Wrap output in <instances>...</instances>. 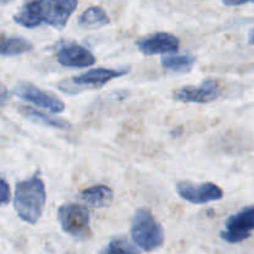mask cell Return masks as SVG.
<instances>
[{
  "mask_svg": "<svg viewBox=\"0 0 254 254\" xmlns=\"http://www.w3.org/2000/svg\"><path fill=\"white\" fill-rule=\"evenodd\" d=\"M78 1L76 0H37L22 5L12 16L20 26L34 29L42 24L51 25L57 30L66 26L69 16L76 10Z\"/></svg>",
  "mask_w": 254,
  "mask_h": 254,
  "instance_id": "cell-1",
  "label": "cell"
},
{
  "mask_svg": "<svg viewBox=\"0 0 254 254\" xmlns=\"http://www.w3.org/2000/svg\"><path fill=\"white\" fill-rule=\"evenodd\" d=\"M45 203L46 188L39 171L31 178L16 183L12 205L22 221L35 225L42 216Z\"/></svg>",
  "mask_w": 254,
  "mask_h": 254,
  "instance_id": "cell-2",
  "label": "cell"
},
{
  "mask_svg": "<svg viewBox=\"0 0 254 254\" xmlns=\"http://www.w3.org/2000/svg\"><path fill=\"white\" fill-rule=\"evenodd\" d=\"M131 238L145 252L158 250L165 240L164 228L146 208H138L131 220Z\"/></svg>",
  "mask_w": 254,
  "mask_h": 254,
  "instance_id": "cell-3",
  "label": "cell"
},
{
  "mask_svg": "<svg viewBox=\"0 0 254 254\" xmlns=\"http://www.w3.org/2000/svg\"><path fill=\"white\" fill-rule=\"evenodd\" d=\"M129 73V68H99L89 69L81 74H77L71 78V81H64L59 84L61 91L66 93H76L81 88H101L109 81L118 77L126 76Z\"/></svg>",
  "mask_w": 254,
  "mask_h": 254,
  "instance_id": "cell-4",
  "label": "cell"
},
{
  "mask_svg": "<svg viewBox=\"0 0 254 254\" xmlns=\"http://www.w3.org/2000/svg\"><path fill=\"white\" fill-rule=\"evenodd\" d=\"M57 218L62 230L76 238L89 236V212L78 203H64L57 211Z\"/></svg>",
  "mask_w": 254,
  "mask_h": 254,
  "instance_id": "cell-5",
  "label": "cell"
},
{
  "mask_svg": "<svg viewBox=\"0 0 254 254\" xmlns=\"http://www.w3.org/2000/svg\"><path fill=\"white\" fill-rule=\"evenodd\" d=\"M254 231V206H247L230 216L226 221L221 238L228 243H240L251 237Z\"/></svg>",
  "mask_w": 254,
  "mask_h": 254,
  "instance_id": "cell-6",
  "label": "cell"
},
{
  "mask_svg": "<svg viewBox=\"0 0 254 254\" xmlns=\"http://www.w3.org/2000/svg\"><path fill=\"white\" fill-rule=\"evenodd\" d=\"M14 94L19 97L20 99L34 103L36 106L41 107V108L47 109L54 113H60V112L64 111V103L55 94L50 93V92L44 91V89L39 88L35 84L29 83V82H20L12 89Z\"/></svg>",
  "mask_w": 254,
  "mask_h": 254,
  "instance_id": "cell-7",
  "label": "cell"
},
{
  "mask_svg": "<svg viewBox=\"0 0 254 254\" xmlns=\"http://www.w3.org/2000/svg\"><path fill=\"white\" fill-rule=\"evenodd\" d=\"M176 191L181 198L195 205H203L223 197V190L213 183L193 184L180 181L176 185Z\"/></svg>",
  "mask_w": 254,
  "mask_h": 254,
  "instance_id": "cell-8",
  "label": "cell"
},
{
  "mask_svg": "<svg viewBox=\"0 0 254 254\" xmlns=\"http://www.w3.org/2000/svg\"><path fill=\"white\" fill-rule=\"evenodd\" d=\"M221 94L220 84L215 79L207 78L198 86H185L176 89L173 97L185 103H208L218 98Z\"/></svg>",
  "mask_w": 254,
  "mask_h": 254,
  "instance_id": "cell-9",
  "label": "cell"
},
{
  "mask_svg": "<svg viewBox=\"0 0 254 254\" xmlns=\"http://www.w3.org/2000/svg\"><path fill=\"white\" fill-rule=\"evenodd\" d=\"M57 61L64 67L86 68L96 64V56L89 50L74 41L62 42L56 50Z\"/></svg>",
  "mask_w": 254,
  "mask_h": 254,
  "instance_id": "cell-10",
  "label": "cell"
},
{
  "mask_svg": "<svg viewBox=\"0 0 254 254\" xmlns=\"http://www.w3.org/2000/svg\"><path fill=\"white\" fill-rule=\"evenodd\" d=\"M180 46V40L170 32H155L136 41V47L145 56L164 55L176 52Z\"/></svg>",
  "mask_w": 254,
  "mask_h": 254,
  "instance_id": "cell-11",
  "label": "cell"
},
{
  "mask_svg": "<svg viewBox=\"0 0 254 254\" xmlns=\"http://www.w3.org/2000/svg\"><path fill=\"white\" fill-rule=\"evenodd\" d=\"M79 197L93 207H106L113 201V190L106 185H94L81 191Z\"/></svg>",
  "mask_w": 254,
  "mask_h": 254,
  "instance_id": "cell-12",
  "label": "cell"
},
{
  "mask_svg": "<svg viewBox=\"0 0 254 254\" xmlns=\"http://www.w3.org/2000/svg\"><path fill=\"white\" fill-rule=\"evenodd\" d=\"M17 109H19V113H21L24 117H26V118L31 119L34 122H37L40 124H44L46 127H52V128L61 129V130H67V129L71 128V124L67 121H64V119H59L56 117H51L49 114L44 113V112L32 108V107L20 106L17 107Z\"/></svg>",
  "mask_w": 254,
  "mask_h": 254,
  "instance_id": "cell-13",
  "label": "cell"
},
{
  "mask_svg": "<svg viewBox=\"0 0 254 254\" xmlns=\"http://www.w3.org/2000/svg\"><path fill=\"white\" fill-rule=\"evenodd\" d=\"M109 16L101 6H91L78 17V24L84 29H97L109 24Z\"/></svg>",
  "mask_w": 254,
  "mask_h": 254,
  "instance_id": "cell-14",
  "label": "cell"
},
{
  "mask_svg": "<svg viewBox=\"0 0 254 254\" xmlns=\"http://www.w3.org/2000/svg\"><path fill=\"white\" fill-rule=\"evenodd\" d=\"M34 49V45L27 41L24 37H4L1 40V56L2 57H14L19 55L26 54Z\"/></svg>",
  "mask_w": 254,
  "mask_h": 254,
  "instance_id": "cell-15",
  "label": "cell"
},
{
  "mask_svg": "<svg viewBox=\"0 0 254 254\" xmlns=\"http://www.w3.org/2000/svg\"><path fill=\"white\" fill-rule=\"evenodd\" d=\"M196 59L191 55H176V56H164L161 59V66L174 73H188L192 69Z\"/></svg>",
  "mask_w": 254,
  "mask_h": 254,
  "instance_id": "cell-16",
  "label": "cell"
},
{
  "mask_svg": "<svg viewBox=\"0 0 254 254\" xmlns=\"http://www.w3.org/2000/svg\"><path fill=\"white\" fill-rule=\"evenodd\" d=\"M101 254H138V252L127 241L113 240Z\"/></svg>",
  "mask_w": 254,
  "mask_h": 254,
  "instance_id": "cell-17",
  "label": "cell"
},
{
  "mask_svg": "<svg viewBox=\"0 0 254 254\" xmlns=\"http://www.w3.org/2000/svg\"><path fill=\"white\" fill-rule=\"evenodd\" d=\"M0 183H1V195H0V197H1V205L5 206L6 203L10 202V189L7 183L5 181V179H1Z\"/></svg>",
  "mask_w": 254,
  "mask_h": 254,
  "instance_id": "cell-18",
  "label": "cell"
},
{
  "mask_svg": "<svg viewBox=\"0 0 254 254\" xmlns=\"http://www.w3.org/2000/svg\"><path fill=\"white\" fill-rule=\"evenodd\" d=\"M6 93L7 89L5 88V86L1 87V106H4L5 102H6Z\"/></svg>",
  "mask_w": 254,
  "mask_h": 254,
  "instance_id": "cell-19",
  "label": "cell"
},
{
  "mask_svg": "<svg viewBox=\"0 0 254 254\" xmlns=\"http://www.w3.org/2000/svg\"><path fill=\"white\" fill-rule=\"evenodd\" d=\"M248 41H250V44L254 45V29L252 30V31H251V34H250V40H248Z\"/></svg>",
  "mask_w": 254,
  "mask_h": 254,
  "instance_id": "cell-20",
  "label": "cell"
}]
</instances>
